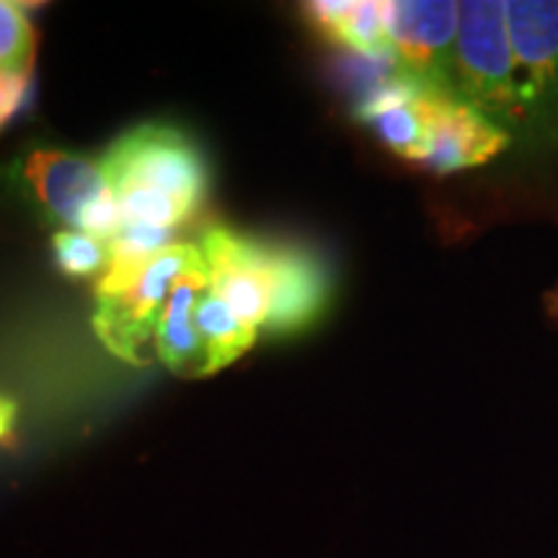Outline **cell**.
Segmentation results:
<instances>
[{
  "mask_svg": "<svg viewBox=\"0 0 558 558\" xmlns=\"http://www.w3.org/2000/svg\"><path fill=\"white\" fill-rule=\"evenodd\" d=\"M199 248L207 262L209 288L226 300L228 308L248 329H267L288 246H269L228 228H209Z\"/></svg>",
  "mask_w": 558,
  "mask_h": 558,
  "instance_id": "5",
  "label": "cell"
},
{
  "mask_svg": "<svg viewBox=\"0 0 558 558\" xmlns=\"http://www.w3.org/2000/svg\"><path fill=\"white\" fill-rule=\"evenodd\" d=\"M512 135L448 90H429V148L424 169L456 173L476 169L509 148Z\"/></svg>",
  "mask_w": 558,
  "mask_h": 558,
  "instance_id": "8",
  "label": "cell"
},
{
  "mask_svg": "<svg viewBox=\"0 0 558 558\" xmlns=\"http://www.w3.org/2000/svg\"><path fill=\"white\" fill-rule=\"evenodd\" d=\"M458 21L460 3L450 0L388 3L390 68L418 86L456 94Z\"/></svg>",
  "mask_w": 558,
  "mask_h": 558,
  "instance_id": "6",
  "label": "cell"
},
{
  "mask_svg": "<svg viewBox=\"0 0 558 558\" xmlns=\"http://www.w3.org/2000/svg\"><path fill=\"white\" fill-rule=\"evenodd\" d=\"M452 81L460 99L505 128L509 135L527 132V109L501 0L460 3Z\"/></svg>",
  "mask_w": 558,
  "mask_h": 558,
  "instance_id": "3",
  "label": "cell"
},
{
  "mask_svg": "<svg viewBox=\"0 0 558 558\" xmlns=\"http://www.w3.org/2000/svg\"><path fill=\"white\" fill-rule=\"evenodd\" d=\"M305 16L320 34L362 58L390 60L388 3L380 0H318Z\"/></svg>",
  "mask_w": 558,
  "mask_h": 558,
  "instance_id": "11",
  "label": "cell"
},
{
  "mask_svg": "<svg viewBox=\"0 0 558 558\" xmlns=\"http://www.w3.org/2000/svg\"><path fill=\"white\" fill-rule=\"evenodd\" d=\"M37 37L24 9L0 0V70L32 75Z\"/></svg>",
  "mask_w": 558,
  "mask_h": 558,
  "instance_id": "14",
  "label": "cell"
},
{
  "mask_svg": "<svg viewBox=\"0 0 558 558\" xmlns=\"http://www.w3.org/2000/svg\"><path fill=\"white\" fill-rule=\"evenodd\" d=\"M505 11L527 109V135L554 137L558 132V0H507Z\"/></svg>",
  "mask_w": 558,
  "mask_h": 558,
  "instance_id": "7",
  "label": "cell"
},
{
  "mask_svg": "<svg viewBox=\"0 0 558 558\" xmlns=\"http://www.w3.org/2000/svg\"><path fill=\"white\" fill-rule=\"evenodd\" d=\"M19 181L34 205L68 230H83L104 241L120 230V213L101 160L60 148H34L21 158Z\"/></svg>",
  "mask_w": 558,
  "mask_h": 558,
  "instance_id": "4",
  "label": "cell"
},
{
  "mask_svg": "<svg viewBox=\"0 0 558 558\" xmlns=\"http://www.w3.org/2000/svg\"><path fill=\"white\" fill-rule=\"evenodd\" d=\"M429 90L390 70L386 81L367 90L357 114L396 156L424 166L429 148Z\"/></svg>",
  "mask_w": 558,
  "mask_h": 558,
  "instance_id": "9",
  "label": "cell"
},
{
  "mask_svg": "<svg viewBox=\"0 0 558 558\" xmlns=\"http://www.w3.org/2000/svg\"><path fill=\"white\" fill-rule=\"evenodd\" d=\"M120 213L111 262L140 259L171 246V233L207 197L209 171L197 143L169 124H140L101 158Z\"/></svg>",
  "mask_w": 558,
  "mask_h": 558,
  "instance_id": "1",
  "label": "cell"
},
{
  "mask_svg": "<svg viewBox=\"0 0 558 558\" xmlns=\"http://www.w3.org/2000/svg\"><path fill=\"white\" fill-rule=\"evenodd\" d=\"M194 324H197L199 337L207 347L213 373H218L220 367H228L230 362H235L241 354H246L256 341V331L248 329V326L228 308L226 300L209 288V282L205 284V290L199 292L197 303H194Z\"/></svg>",
  "mask_w": 558,
  "mask_h": 558,
  "instance_id": "12",
  "label": "cell"
},
{
  "mask_svg": "<svg viewBox=\"0 0 558 558\" xmlns=\"http://www.w3.org/2000/svg\"><path fill=\"white\" fill-rule=\"evenodd\" d=\"M16 424V403L9 396H0V442L13 432Z\"/></svg>",
  "mask_w": 558,
  "mask_h": 558,
  "instance_id": "15",
  "label": "cell"
},
{
  "mask_svg": "<svg viewBox=\"0 0 558 558\" xmlns=\"http://www.w3.org/2000/svg\"><path fill=\"white\" fill-rule=\"evenodd\" d=\"M202 267H207L205 254L194 243H171L140 259L111 262L96 288V337L130 365L148 362V347L156 344L158 320L173 284Z\"/></svg>",
  "mask_w": 558,
  "mask_h": 558,
  "instance_id": "2",
  "label": "cell"
},
{
  "mask_svg": "<svg viewBox=\"0 0 558 558\" xmlns=\"http://www.w3.org/2000/svg\"><path fill=\"white\" fill-rule=\"evenodd\" d=\"M52 248L58 267L68 277H104L111 267L109 241L83 233V230H58L52 235Z\"/></svg>",
  "mask_w": 558,
  "mask_h": 558,
  "instance_id": "13",
  "label": "cell"
},
{
  "mask_svg": "<svg viewBox=\"0 0 558 558\" xmlns=\"http://www.w3.org/2000/svg\"><path fill=\"white\" fill-rule=\"evenodd\" d=\"M209 282L207 267L194 269L173 284L169 300H166L163 316L156 329V354L173 375L181 378H205L213 375L205 341L194 324V303L199 292Z\"/></svg>",
  "mask_w": 558,
  "mask_h": 558,
  "instance_id": "10",
  "label": "cell"
}]
</instances>
